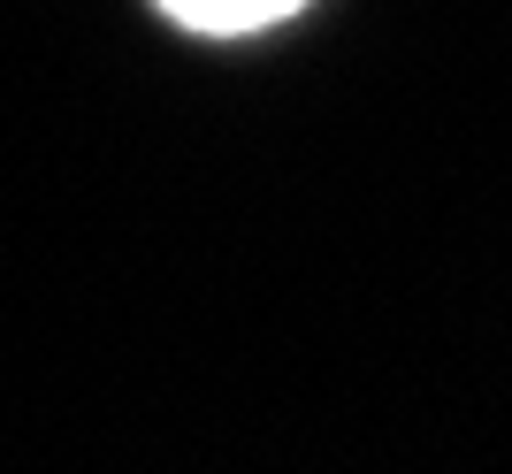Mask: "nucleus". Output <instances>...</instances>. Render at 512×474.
I'll list each match as a JSON object with an SVG mask.
<instances>
[{
    "instance_id": "obj_1",
    "label": "nucleus",
    "mask_w": 512,
    "mask_h": 474,
    "mask_svg": "<svg viewBox=\"0 0 512 474\" xmlns=\"http://www.w3.org/2000/svg\"><path fill=\"white\" fill-rule=\"evenodd\" d=\"M176 23H192V31H260V23H283L299 16L306 0H161Z\"/></svg>"
}]
</instances>
